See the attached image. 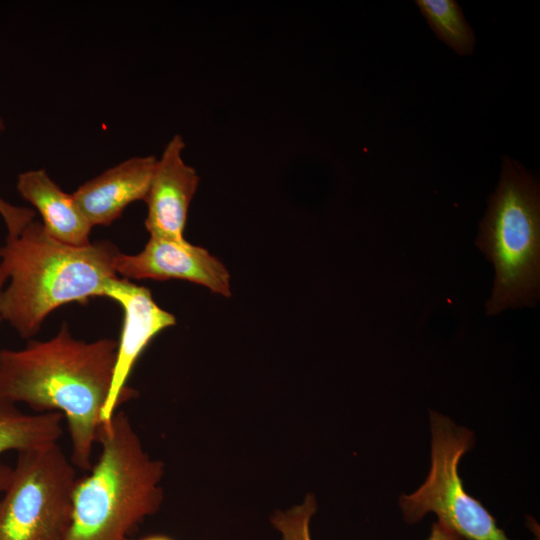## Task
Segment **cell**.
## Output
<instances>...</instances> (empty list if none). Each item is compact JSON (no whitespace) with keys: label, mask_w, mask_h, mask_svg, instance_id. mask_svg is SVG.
I'll return each mask as SVG.
<instances>
[{"label":"cell","mask_w":540,"mask_h":540,"mask_svg":"<svg viewBox=\"0 0 540 540\" xmlns=\"http://www.w3.org/2000/svg\"><path fill=\"white\" fill-rule=\"evenodd\" d=\"M417 6L431 29L459 55L473 52L475 37L454 0H418Z\"/></svg>","instance_id":"obj_13"},{"label":"cell","mask_w":540,"mask_h":540,"mask_svg":"<svg viewBox=\"0 0 540 540\" xmlns=\"http://www.w3.org/2000/svg\"><path fill=\"white\" fill-rule=\"evenodd\" d=\"M64 417L59 412L27 414L0 396V455L58 443Z\"/></svg>","instance_id":"obj_12"},{"label":"cell","mask_w":540,"mask_h":540,"mask_svg":"<svg viewBox=\"0 0 540 540\" xmlns=\"http://www.w3.org/2000/svg\"><path fill=\"white\" fill-rule=\"evenodd\" d=\"M77 481L58 443L17 452L0 495V540H66Z\"/></svg>","instance_id":"obj_5"},{"label":"cell","mask_w":540,"mask_h":540,"mask_svg":"<svg viewBox=\"0 0 540 540\" xmlns=\"http://www.w3.org/2000/svg\"><path fill=\"white\" fill-rule=\"evenodd\" d=\"M11 472L12 467L0 461V495L5 490L9 482Z\"/></svg>","instance_id":"obj_17"},{"label":"cell","mask_w":540,"mask_h":540,"mask_svg":"<svg viewBox=\"0 0 540 540\" xmlns=\"http://www.w3.org/2000/svg\"><path fill=\"white\" fill-rule=\"evenodd\" d=\"M426 540H465L454 529L441 520L433 522L431 531Z\"/></svg>","instance_id":"obj_16"},{"label":"cell","mask_w":540,"mask_h":540,"mask_svg":"<svg viewBox=\"0 0 540 540\" xmlns=\"http://www.w3.org/2000/svg\"><path fill=\"white\" fill-rule=\"evenodd\" d=\"M117 341L76 339L66 323L49 340L0 350V396L38 413L59 412L71 439L72 464L93 465L101 415L110 392Z\"/></svg>","instance_id":"obj_1"},{"label":"cell","mask_w":540,"mask_h":540,"mask_svg":"<svg viewBox=\"0 0 540 540\" xmlns=\"http://www.w3.org/2000/svg\"><path fill=\"white\" fill-rule=\"evenodd\" d=\"M476 245L495 269L487 314L534 306L540 284L539 184L509 157L503 159L500 181L489 198Z\"/></svg>","instance_id":"obj_4"},{"label":"cell","mask_w":540,"mask_h":540,"mask_svg":"<svg viewBox=\"0 0 540 540\" xmlns=\"http://www.w3.org/2000/svg\"><path fill=\"white\" fill-rule=\"evenodd\" d=\"M430 426L429 474L414 493L399 498L405 522L417 523L433 512L465 540H510L482 503L465 491L459 476V461L475 442L473 432L434 411Z\"/></svg>","instance_id":"obj_6"},{"label":"cell","mask_w":540,"mask_h":540,"mask_svg":"<svg viewBox=\"0 0 540 540\" xmlns=\"http://www.w3.org/2000/svg\"><path fill=\"white\" fill-rule=\"evenodd\" d=\"M113 268L123 279L186 280L206 287L223 297H231L230 273L207 249L186 239L150 236L142 251L124 254L119 250Z\"/></svg>","instance_id":"obj_8"},{"label":"cell","mask_w":540,"mask_h":540,"mask_svg":"<svg viewBox=\"0 0 540 540\" xmlns=\"http://www.w3.org/2000/svg\"><path fill=\"white\" fill-rule=\"evenodd\" d=\"M0 215L2 216L7 230L8 237L18 235L21 230L32 220L35 213L25 207H17L0 198Z\"/></svg>","instance_id":"obj_15"},{"label":"cell","mask_w":540,"mask_h":540,"mask_svg":"<svg viewBox=\"0 0 540 540\" xmlns=\"http://www.w3.org/2000/svg\"><path fill=\"white\" fill-rule=\"evenodd\" d=\"M157 159L136 156L83 183L73 194L81 212L94 226H108L134 201L145 200Z\"/></svg>","instance_id":"obj_10"},{"label":"cell","mask_w":540,"mask_h":540,"mask_svg":"<svg viewBox=\"0 0 540 540\" xmlns=\"http://www.w3.org/2000/svg\"><path fill=\"white\" fill-rule=\"evenodd\" d=\"M117 251L109 241L84 247L63 244L32 220L0 247V262L10 280L2 292V320L28 339L58 307L104 297L118 277L113 268Z\"/></svg>","instance_id":"obj_2"},{"label":"cell","mask_w":540,"mask_h":540,"mask_svg":"<svg viewBox=\"0 0 540 540\" xmlns=\"http://www.w3.org/2000/svg\"><path fill=\"white\" fill-rule=\"evenodd\" d=\"M7 280H8L7 273L5 272V270L2 267L1 262H0V321L2 320V317H1V297H2V292L4 290V284L7 282Z\"/></svg>","instance_id":"obj_18"},{"label":"cell","mask_w":540,"mask_h":540,"mask_svg":"<svg viewBox=\"0 0 540 540\" xmlns=\"http://www.w3.org/2000/svg\"><path fill=\"white\" fill-rule=\"evenodd\" d=\"M185 143L176 134L168 142L153 172L145 198V227L150 236L184 240L190 203L199 185L196 170L182 158Z\"/></svg>","instance_id":"obj_9"},{"label":"cell","mask_w":540,"mask_h":540,"mask_svg":"<svg viewBox=\"0 0 540 540\" xmlns=\"http://www.w3.org/2000/svg\"><path fill=\"white\" fill-rule=\"evenodd\" d=\"M97 444V461L76 483L66 540H128L163 501L164 464L144 450L124 411L101 423Z\"/></svg>","instance_id":"obj_3"},{"label":"cell","mask_w":540,"mask_h":540,"mask_svg":"<svg viewBox=\"0 0 540 540\" xmlns=\"http://www.w3.org/2000/svg\"><path fill=\"white\" fill-rule=\"evenodd\" d=\"M17 191L42 217L45 231L55 240L74 247L91 244L93 226L76 204L44 169L26 171L18 176Z\"/></svg>","instance_id":"obj_11"},{"label":"cell","mask_w":540,"mask_h":540,"mask_svg":"<svg viewBox=\"0 0 540 540\" xmlns=\"http://www.w3.org/2000/svg\"><path fill=\"white\" fill-rule=\"evenodd\" d=\"M4 129H5L4 123H3L2 119L0 118V132H2Z\"/></svg>","instance_id":"obj_20"},{"label":"cell","mask_w":540,"mask_h":540,"mask_svg":"<svg viewBox=\"0 0 540 540\" xmlns=\"http://www.w3.org/2000/svg\"><path fill=\"white\" fill-rule=\"evenodd\" d=\"M133 540H174V539L163 534H152V535L142 537L140 539H133Z\"/></svg>","instance_id":"obj_19"},{"label":"cell","mask_w":540,"mask_h":540,"mask_svg":"<svg viewBox=\"0 0 540 540\" xmlns=\"http://www.w3.org/2000/svg\"><path fill=\"white\" fill-rule=\"evenodd\" d=\"M317 510L314 495L306 496L304 502L288 511H277L270 521L281 535L282 540H312L310 521Z\"/></svg>","instance_id":"obj_14"},{"label":"cell","mask_w":540,"mask_h":540,"mask_svg":"<svg viewBox=\"0 0 540 540\" xmlns=\"http://www.w3.org/2000/svg\"><path fill=\"white\" fill-rule=\"evenodd\" d=\"M104 297L117 302L123 310V324L117 341L116 362L101 422L109 421L121 404L132 399L136 390L127 385L133 368L151 340L162 330L174 326L176 318L162 309L151 291L123 278L113 279Z\"/></svg>","instance_id":"obj_7"}]
</instances>
